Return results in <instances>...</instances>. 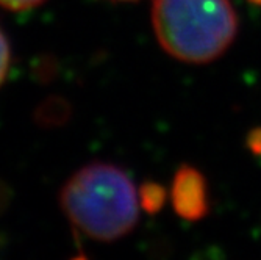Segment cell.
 Returning <instances> with one entry per match:
<instances>
[{
  "label": "cell",
  "mask_w": 261,
  "mask_h": 260,
  "mask_svg": "<svg viewBox=\"0 0 261 260\" xmlns=\"http://www.w3.org/2000/svg\"><path fill=\"white\" fill-rule=\"evenodd\" d=\"M69 221L89 239L114 242L127 235L139 217V196L130 177L110 163H91L61 190Z\"/></svg>",
  "instance_id": "cell-1"
},
{
  "label": "cell",
  "mask_w": 261,
  "mask_h": 260,
  "mask_svg": "<svg viewBox=\"0 0 261 260\" xmlns=\"http://www.w3.org/2000/svg\"><path fill=\"white\" fill-rule=\"evenodd\" d=\"M152 23L166 52L196 64L221 57L238 30L228 0H153Z\"/></svg>",
  "instance_id": "cell-2"
},
{
  "label": "cell",
  "mask_w": 261,
  "mask_h": 260,
  "mask_svg": "<svg viewBox=\"0 0 261 260\" xmlns=\"http://www.w3.org/2000/svg\"><path fill=\"white\" fill-rule=\"evenodd\" d=\"M171 198L175 211L181 218L189 221L200 220L208 210L203 176L191 167H181L174 177Z\"/></svg>",
  "instance_id": "cell-3"
},
{
  "label": "cell",
  "mask_w": 261,
  "mask_h": 260,
  "mask_svg": "<svg viewBox=\"0 0 261 260\" xmlns=\"http://www.w3.org/2000/svg\"><path fill=\"white\" fill-rule=\"evenodd\" d=\"M164 190L156 183H146L139 192V202L142 208H146L150 214H155L164 204Z\"/></svg>",
  "instance_id": "cell-4"
},
{
  "label": "cell",
  "mask_w": 261,
  "mask_h": 260,
  "mask_svg": "<svg viewBox=\"0 0 261 260\" xmlns=\"http://www.w3.org/2000/svg\"><path fill=\"white\" fill-rule=\"evenodd\" d=\"M11 64V49L5 33L0 30V86L5 82Z\"/></svg>",
  "instance_id": "cell-5"
},
{
  "label": "cell",
  "mask_w": 261,
  "mask_h": 260,
  "mask_svg": "<svg viewBox=\"0 0 261 260\" xmlns=\"http://www.w3.org/2000/svg\"><path fill=\"white\" fill-rule=\"evenodd\" d=\"M45 0H0V7L10 11H25L41 5Z\"/></svg>",
  "instance_id": "cell-6"
}]
</instances>
